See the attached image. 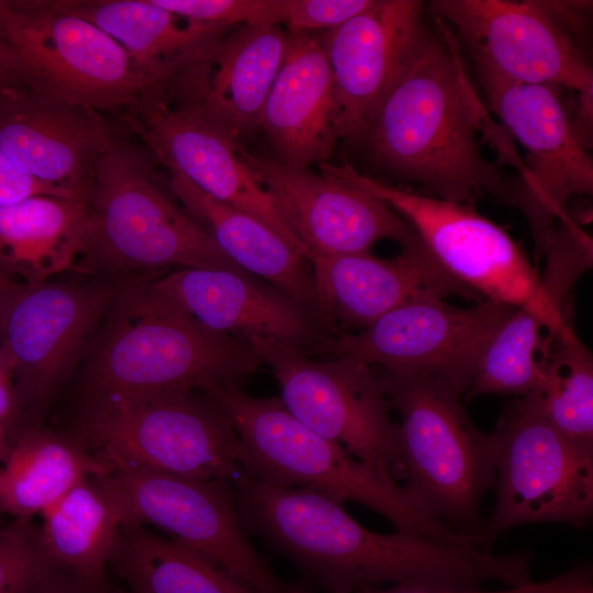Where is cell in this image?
<instances>
[{
    "instance_id": "obj_25",
    "label": "cell",
    "mask_w": 593,
    "mask_h": 593,
    "mask_svg": "<svg viewBox=\"0 0 593 593\" xmlns=\"http://www.w3.org/2000/svg\"><path fill=\"white\" fill-rule=\"evenodd\" d=\"M169 172L172 194L219 248L238 267L277 289L322 326L307 259L259 220L213 199L180 174Z\"/></svg>"
},
{
    "instance_id": "obj_37",
    "label": "cell",
    "mask_w": 593,
    "mask_h": 593,
    "mask_svg": "<svg viewBox=\"0 0 593 593\" xmlns=\"http://www.w3.org/2000/svg\"><path fill=\"white\" fill-rule=\"evenodd\" d=\"M34 197L78 200L70 191L24 171L0 152V209Z\"/></svg>"
},
{
    "instance_id": "obj_18",
    "label": "cell",
    "mask_w": 593,
    "mask_h": 593,
    "mask_svg": "<svg viewBox=\"0 0 593 593\" xmlns=\"http://www.w3.org/2000/svg\"><path fill=\"white\" fill-rule=\"evenodd\" d=\"M238 150L307 249L309 259L370 253L381 239L404 246L417 236L388 204L368 193L321 172L251 154L240 145Z\"/></svg>"
},
{
    "instance_id": "obj_14",
    "label": "cell",
    "mask_w": 593,
    "mask_h": 593,
    "mask_svg": "<svg viewBox=\"0 0 593 593\" xmlns=\"http://www.w3.org/2000/svg\"><path fill=\"white\" fill-rule=\"evenodd\" d=\"M516 309L490 300L467 307L415 300L361 331L327 333L313 354L434 378L465 394L483 353Z\"/></svg>"
},
{
    "instance_id": "obj_26",
    "label": "cell",
    "mask_w": 593,
    "mask_h": 593,
    "mask_svg": "<svg viewBox=\"0 0 593 593\" xmlns=\"http://www.w3.org/2000/svg\"><path fill=\"white\" fill-rule=\"evenodd\" d=\"M114 38L149 77L165 83L202 60L233 26L187 20L152 0H55Z\"/></svg>"
},
{
    "instance_id": "obj_19",
    "label": "cell",
    "mask_w": 593,
    "mask_h": 593,
    "mask_svg": "<svg viewBox=\"0 0 593 593\" xmlns=\"http://www.w3.org/2000/svg\"><path fill=\"white\" fill-rule=\"evenodd\" d=\"M401 247L390 259L371 253L310 257L318 316L327 333L361 331L415 300H484L450 276L418 236Z\"/></svg>"
},
{
    "instance_id": "obj_15",
    "label": "cell",
    "mask_w": 593,
    "mask_h": 593,
    "mask_svg": "<svg viewBox=\"0 0 593 593\" xmlns=\"http://www.w3.org/2000/svg\"><path fill=\"white\" fill-rule=\"evenodd\" d=\"M317 166L321 174L403 215L438 264L482 299L516 307L538 300L540 277L521 244L473 205L392 187L360 174L347 160Z\"/></svg>"
},
{
    "instance_id": "obj_2",
    "label": "cell",
    "mask_w": 593,
    "mask_h": 593,
    "mask_svg": "<svg viewBox=\"0 0 593 593\" xmlns=\"http://www.w3.org/2000/svg\"><path fill=\"white\" fill-rule=\"evenodd\" d=\"M435 20L438 34L426 27L361 139L380 165L437 199L473 205L488 193L517 209L521 178L481 152L489 141L501 153L508 139L475 93L455 35Z\"/></svg>"
},
{
    "instance_id": "obj_34",
    "label": "cell",
    "mask_w": 593,
    "mask_h": 593,
    "mask_svg": "<svg viewBox=\"0 0 593 593\" xmlns=\"http://www.w3.org/2000/svg\"><path fill=\"white\" fill-rule=\"evenodd\" d=\"M187 20L236 25H279L281 0H152Z\"/></svg>"
},
{
    "instance_id": "obj_39",
    "label": "cell",
    "mask_w": 593,
    "mask_h": 593,
    "mask_svg": "<svg viewBox=\"0 0 593 593\" xmlns=\"http://www.w3.org/2000/svg\"><path fill=\"white\" fill-rule=\"evenodd\" d=\"M30 90L36 87L26 64L0 34V107Z\"/></svg>"
},
{
    "instance_id": "obj_5",
    "label": "cell",
    "mask_w": 593,
    "mask_h": 593,
    "mask_svg": "<svg viewBox=\"0 0 593 593\" xmlns=\"http://www.w3.org/2000/svg\"><path fill=\"white\" fill-rule=\"evenodd\" d=\"M85 202L90 231L76 269L82 275L124 282L168 267L248 273L176 204L149 158L130 144L118 139L100 157Z\"/></svg>"
},
{
    "instance_id": "obj_40",
    "label": "cell",
    "mask_w": 593,
    "mask_h": 593,
    "mask_svg": "<svg viewBox=\"0 0 593 593\" xmlns=\"http://www.w3.org/2000/svg\"><path fill=\"white\" fill-rule=\"evenodd\" d=\"M0 423L4 428L8 448L25 430L29 419L22 412L10 369L0 354ZM8 450V449H7Z\"/></svg>"
},
{
    "instance_id": "obj_17",
    "label": "cell",
    "mask_w": 593,
    "mask_h": 593,
    "mask_svg": "<svg viewBox=\"0 0 593 593\" xmlns=\"http://www.w3.org/2000/svg\"><path fill=\"white\" fill-rule=\"evenodd\" d=\"M169 171L213 199L259 220L309 259V253L239 155V144L194 108L145 92L120 115Z\"/></svg>"
},
{
    "instance_id": "obj_8",
    "label": "cell",
    "mask_w": 593,
    "mask_h": 593,
    "mask_svg": "<svg viewBox=\"0 0 593 593\" xmlns=\"http://www.w3.org/2000/svg\"><path fill=\"white\" fill-rule=\"evenodd\" d=\"M428 8L456 29L475 68L521 83L593 89L581 42L591 1L433 0Z\"/></svg>"
},
{
    "instance_id": "obj_20",
    "label": "cell",
    "mask_w": 593,
    "mask_h": 593,
    "mask_svg": "<svg viewBox=\"0 0 593 593\" xmlns=\"http://www.w3.org/2000/svg\"><path fill=\"white\" fill-rule=\"evenodd\" d=\"M423 8L417 0H376L316 34L334 78L342 138L363 136L426 30Z\"/></svg>"
},
{
    "instance_id": "obj_1",
    "label": "cell",
    "mask_w": 593,
    "mask_h": 593,
    "mask_svg": "<svg viewBox=\"0 0 593 593\" xmlns=\"http://www.w3.org/2000/svg\"><path fill=\"white\" fill-rule=\"evenodd\" d=\"M247 530L292 560L327 593L382 584L423 590H478L532 581L527 552L496 555L395 530L368 529L338 503L310 488H281L242 473L234 482Z\"/></svg>"
},
{
    "instance_id": "obj_24",
    "label": "cell",
    "mask_w": 593,
    "mask_h": 593,
    "mask_svg": "<svg viewBox=\"0 0 593 593\" xmlns=\"http://www.w3.org/2000/svg\"><path fill=\"white\" fill-rule=\"evenodd\" d=\"M283 61L262 109L259 128L279 161L307 168L328 161L340 139L334 78L316 34L287 31Z\"/></svg>"
},
{
    "instance_id": "obj_10",
    "label": "cell",
    "mask_w": 593,
    "mask_h": 593,
    "mask_svg": "<svg viewBox=\"0 0 593 593\" xmlns=\"http://www.w3.org/2000/svg\"><path fill=\"white\" fill-rule=\"evenodd\" d=\"M0 34L19 52L36 90L120 115L160 85L92 23L55 0H0Z\"/></svg>"
},
{
    "instance_id": "obj_41",
    "label": "cell",
    "mask_w": 593,
    "mask_h": 593,
    "mask_svg": "<svg viewBox=\"0 0 593 593\" xmlns=\"http://www.w3.org/2000/svg\"><path fill=\"white\" fill-rule=\"evenodd\" d=\"M8 449V441L7 436L3 426L0 423V456L7 451Z\"/></svg>"
},
{
    "instance_id": "obj_38",
    "label": "cell",
    "mask_w": 593,
    "mask_h": 593,
    "mask_svg": "<svg viewBox=\"0 0 593 593\" xmlns=\"http://www.w3.org/2000/svg\"><path fill=\"white\" fill-rule=\"evenodd\" d=\"M24 593H125L107 575L88 579L71 571L53 568L32 583Z\"/></svg>"
},
{
    "instance_id": "obj_30",
    "label": "cell",
    "mask_w": 593,
    "mask_h": 593,
    "mask_svg": "<svg viewBox=\"0 0 593 593\" xmlns=\"http://www.w3.org/2000/svg\"><path fill=\"white\" fill-rule=\"evenodd\" d=\"M108 567L130 593H257L190 548L122 524Z\"/></svg>"
},
{
    "instance_id": "obj_13",
    "label": "cell",
    "mask_w": 593,
    "mask_h": 593,
    "mask_svg": "<svg viewBox=\"0 0 593 593\" xmlns=\"http://www.w3.org/2000/svg\"><path fill=\"white\" fill-rule=\"evenodd\" d=\"M247 343L271 368L280 399L293 416L355 458L395 480L404 479L399 425L371 366L343 357L313 360L259 337Z\"/></svg>"
},
{
    "instance_id": "obj_29",
    "label": "cell",
    "mask_w": 593,
    "mask_h": 593,
    "mask_svg": "<svg viewBox=\"0 0 593 593\" xmlns=\"http://www.w3.org/2000/svg\"><path fill=\"white\" fill-rule=\"evenodd\" d=\"M40 534L57 568L88 579L105 575L118 532L121 505L105 474L83 479L42 514Z\"/></svg>"
},
{
    "instance_id": "obj_36",
    "label": "cell",
    "mask_w": 593,
    "mask_h": 593,
    "mask_svg": "<svg viewBox=\"0 0 593 593\" xmlns=\"http://www.w3.org/2000/svg\"><path fill=\"white\" fill-rule=\"evenodd\" d=\"M360 593H593L592 569L588 563H578L553 578L532 581L525 585L502 591L478 590H423L406 586L372 589Z\"/></svg>"
},
{
    "instance_id": "obj_27",
    "label": "cell",
    "mask_w": 593,
    "mask_h": 593,
    "mask_svg": "<svg viewBox=\"0 0 593 593\" xmlns=\"http://www.w3.org/2000/svg\"><path fill=\"white\" fill-rule=\"evenodd\" d=\"M86 202L34 197L0 209V271L11 281L40 283L75 270L86 250Z\"/></svg>"
},
{
    "instance_id": "obj_21",
    "label": "cell",
    "mask_w": 593,
    "mask_h": 593,
    "mask_svg": "<svg viewBox=\"0 0 593 593\" xmlns=\"http://www.w3.org/2000/svg\"><path fill=\"white\" fill-rule=\"evenodd\" d=\"M116 141L102 113L41 90L0 107V152L83 202L98 160Z\"/></svg>"
},
{
    "instance_id": "obj_11",
    "label": "cell",
    "mask_w": 593,
    "mask_h": 593,
    "mask_svg": "<svg viewBox=\"0 0 593 593\" xmlns=\"http://www.w3.org/2000/svg\"><path fill=\"white\" fill-rule=\"evenodd\" d=\"M495 504L479 535L490 546L524 524L585 526L593 513V450L559 433L525 398L507 404L495 429Z\"/></svg>"
},
{
    "instance_id": "obj_33",
    "label": "cell",
    "mask_w": 593,
    "mask_h": 593,
    "mask_svg": "<svg viewBox=\"0 0 593 593\" xmlns=\"http://www.w3.org/2000/svg\"><path fill=\"white\" fill-rule=\"evenodd\" d=\"M53 568L32 518L14 517L0 530V593H24Z\"/></svg>"
},
{
    "instance_id": "obj_35",
    "label": "cell",
    "mask_w": 593,
    "mask_h": 593,
    "mask_svg": "<svg viewBox=\"0 0 593 593\" xmlns=\"http://www.w3.org/2000/svg\"><path fill=\"white\" fill-rule=\"evenodd\" d=\"M376 0H281V23L288 31L334 29L373 5Z\"/></svg>"
},
{
    "instance_id": "obj_32",
    "label": "cell",
    "mask_w": 593,
    "mask_h": 593,
    "mask_svg": "<svg viewBox=\"0 0 593 593\" xmlns=\"http://www.w3.org/2000/svg\"><path fill=\"white\" fill-rule=\"evenodd\" d=\"M523 398L564 437L593 450V357L571 323L558 331L538 384Z\"/></svg>"
},
{
    "instance_id": "obj_4",
    "label": "cell",
    "mask_w": 593,
    "mask_h": 593,
    "mask_svg": "<svg viewBox=\"0 0 593 593\" xmlns=\"http://www.w3.org/2000/svg\"><path fill=\"white\" fill-rule=\"evenodd\" d=\"M230 418L239 439L242 471L281 488H310L343 503L355 502L387 518L398 532L458 546L480 537L459 533L434 516L396 480L318 435L280 396L257 398L236 383L204 390Z\"/></svg>"
},
{
    "instance_id": "obj_7",
    "label": "cell",
    "mask_w": 593,
    "mask_h": 593,
    "mask_svg": "<svg viewBox=\"0 0 593 593\" xmlns=\"http://www.w3.org/2000/svg\"><path fill=\"white\" fill-rule=\"evenodd\" d=\"M76 438L111 467L228 483L243 473L238 436L202 390L130 394L90 405Z\"/></svg>"
},
{
    "instance_id": "obj_31",
    "label": "cell",
    "mask_w": 593,
    "mask_h": 593,
    "mask_svg": "<svg viewBox=\"0 0 593 593\" xmlns=\"http://www.w3.org/2000/svg\"><path fill=\"white\" fill-rule=\"evenodd\" d=\"M566 323L571 317L535 301L517 307L483 353L466 399L486 394L521 398L533 391Z\"/></svg>"
},
{
    "instance_id": "obj_6",
    "label": "cell",
    "mask_w": 593,
    "mask_h": 593,
    "mask_svg": "<svg viewBox=\"0 0 593 593\" xmlns=\"http://www.w3.org/2000/svg\"><path fill=\"white\" fill-rule=\"evenodd\" d=\"M377 373L400 417L405 488L455 530L479 535L480 504L495 481L493 434L473 425L462 394L449 384L381 368Z\"/></svg>"
},
{
    "instance_id": "obj_42",
    "label": "cell",
    "mask_w": 593,
    "mask_h": 593,
    "mask_svg": "<svg viewBox=\"0 0 593 593\" xmlns=\"http://www.w3.org/2000/svg\"><path fill=\"white\" fill-rule=\"evenodd\" d=\"M8 278L0 271V292L3 289L4 284L8 282Z\"/></svg>"
},
{
    "instance_id": "obj_23",
    "label": "cell",
    "mask_w": 593,
    "mask_h": 593,
    "mask_svg": "<svg viewBox=\"0 0 593 593\" xmlns=\"http://www.w3.org/2000/svg\"><path fill=\"white\" fill-rule=\"evenodd\" d=\"M149 282L204 327L245 342L270 339L310 356L327 334L289 298L249 273L179 268Z\"/></svg>"
},
{
    "instance_id": "obj_28",
    "label": "cell",
    "mask_w": 593,
    "mask_h": 593,
    "mask_svg": "<svg viewBox=\"0 0 593 593\" xmlns=\"http://www.w3.org/2000/svg\"><path fill=\"white\" fill-rule=\"evenodd\" d=\"M111 469L76 437L30 426L5 451L0 512L26 518L41 515L83 479Z\"/></svg>"
},
{
    "instance_id": "obj_16",
    "label": "cell",
    "mask_w": 593,
    "mask_h": 593,
    "mask_svg": "<svg viewBox=\"0 0 593 593\" xmlns=\"http://www.w3.org/2000/svg\"><path fill=\"white\" fill-rule=\"evenodd\" d=\"M475 71L489 110L526 150L518 174L523 186L518 210L540 254L558 222L568 215V200L593 192L591 139L571 118L561 88L515 82L482 68Z\"/></svg>"
},
{
    "instance_id": "obj_22",
    "label": "cell",
    "mask_w": 593,
    "mask_h": 593,
    "mask_svg": "<svg viewBox=\"0 0 593 593\" xmlns=\"http://www.w3.org/2000/svg\"><path fill=\"white\" fill-rule=\"evenodd\" d=\"M287 44L288 32L279 25H236L202 60L167 81L164 91L237 142L259 128Z\"/></svg>"
},
{
    "instance_id": "obj_12",
    "label": "cell",
    "mask_w": 593,
    "mask_h": 593,
    "mask_svg": "<svg viewBox=\"0 0 593 593\" xmlns=\"http://www.w3.org/2000/svg\"><path fill=\"white\" fill-rule=\"evenodd\" d=\"M124 523L153 525L257 593H311L279 579L254 548L234 488L160 471L114 466L105 474Z\"/></svg>"
},
{
    "instance_id": "obj_9",
    "label": "cell",
    "mask_w": 593,
    "mask_h": 593,
    "mask_svg": "<svg viewBox=\"0 0 593 593\" xmlns=\"http://www.w3.org/2000/svg\"><path fill=\"white\" fill-rule=\"evenodd\" d=\"M120 281L88 279L22 283L0 292V354L20 407L36 421L83 357Z\"/></svg>"
},
{
    "instance_id": "obj_3",
    "label": "cell",
    "mask_w": 593,
    "mask_h": 593,
    "mask_svg": "<svg viewBox=\"0 0 593 593\" xmlns=\"http://www.w3.org/2000/svg\"><path fill=\"white\" fill-rule=\"evenodd\" d=\"M83 356L87 406L130 394L238 384L262 363L250 344L204 327L149 279L121 282Z\"/></svg>"
}]
</instances>
